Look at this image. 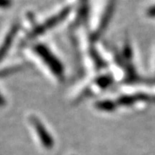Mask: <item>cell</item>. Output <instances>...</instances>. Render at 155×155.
<instances>
[{
  "label": "cell",
  "mask_w": 155,
  "mask_h": 155,
  "mask_svg": "<svg viewBox=\"0 0 155 155\" xmlns=\"http://www.w3.org/2000/svg\"><path fill=\"white\" fill-rule=\"evenodd\" d=\"M137 101L135 98V96H123L118 99V104L122 105H130Z\"/></svg>",
  "instance_id": "obj_8"
},
{
  "label": "cell",
  "mask_w": 155,
  "mask_h": 155,
  "mask_svg": "<svg viewBox=\"0 0 155 155\" xmlns=\"http://www.w3.org/2000/svg\"><path fill=\"white\" fill-rule=\"evenodd\" d=\"M11 5V0H0V8H7Z\"/></svg>",
  "instance_id": "obj_11"
},
{
  "label": "cell",
  "mask_w": 155,
  "mask_h": 155,
  "mask_svg": "<svg viewBox=\"0 0 155 155\" xmlns=\"http://www.w3.org/2000/svg\"><path fill=\"white\" fill-rule=\"evenodd\" d=\"M82 1H85V0H82Z\"/></svg>",
  "instance_id": "obj_14"
},
{
  "label": "cell",
  "mask_w": 155,
  "mask_h": 155,
  "mask_svg": "<svg viewBox=\"0 0 155 155\" xmlns=\"http://www.w3.org/2000/svg\"><path fill=\"white\" fill-rule=\"evenodd\" d=\"M96 106L97 109H99L101 110H105V111H113L114 110H116V104L112 101H99L96 104Z\"/></svg>",
  "instance_id": "obj_6"
},
{
  "label": "cell",
  "mask_w": 155,
  "mask_h": 155,
  "mask_svg": "<svg viewBox=\"0 0 155 155\" xmlns=\"http://www.w3.org/2000/svg\"><path fill=\"white\" fill-rule=\"evenodd\" d=\"M112 82L111 78L110 77H102L97 80V84L102 88H105L108 85H110Z\"/></svg>",
  "instance_id": "obj_9"
},
{
  "label": "cell",
  "mask_w": 155,
  "mask_h": 155,
  "mask_svg": "<svg viewBox=\"0 0 155 155\" xmlns=\"http://www.w3.org/2000/svg\"><path fill=\"white\" fill-rule=\"evenodd\" d=\"M34 49L35 53L41 58V60L44 61L45 64L49 67L50 70L56 77H58L59 78H63L64 69L62 65L46 46L42 44H37L34 48Z\"/></svg>",
  "instance_id": "obj_1"
},
{
  "label": "cell",
  "mask_w": 155,
  "mask_h": 155,
  "mask_svg": "<svg viewBox=\"0 0 155 155\" xmlns=\"http://www.w3.org/2000/svg\"><path fill=\"white\" fill-rule=\"evenodd\" d=\"M114 9H115V1L112 0L110 3L109 4V5L107 6L105 11H104V14L103 16V18L100 22L99 28H98V30L96 32L94 35H93V38L97 39L100 35L102 34V32L106 28V27L108 26V23L110 22V20L111 19V17H112V14L114 12Z\"/></svg>",
  "instance_id": "obj_5"
},
{
  "label": "cell",
  "mask_w": 155,
  "mask_h": 155,
  "mask_svg": "<svg viewBox=\"0 0 155 155\" xmlns=\"http://www.w3.org/2000/svg\"><path fill=\"white\" fill-rule=\"evenodd\" d=\"M5 97L1 95L0 93V107H3V106L5 105Z\"/></svg>",
  "instance_id": "obj_13"
},
{
  "label": "cell",
  "mask_w": 155,
  "mask_h": 155,
  "mask_svg": "<svg viewBox=\"0 0 155 155\" xmlns=\"http://www.w3.org/2000/svg\"><path fill=\"white\" fill-rule=\"evenodd\" d=\"M23 68H24V67L22 65H17V66L4 68V69L0 70V78H5L7 77V76H10L11 74L15 73V72L21 71Z\"/></svg>",
  "instance_id": "obj_7"
},
{
  "label": "cell",
  "mask_w": 155,
  "mask_h": 155,
  "mask_svg": "<svg viewBox=\"0 0 155 155\" xmlns=\"http://www.w3.org/2000/svg\"><path fill=\"white\" fill-rule=\"evenodd\" d=\"M29 121L33 125L34 128L35 129L42 146L46 149H52L54 145V142L52 136L50 135V134L48 132V130L44 127V125L40 122V120L37 117L34 116L29 117Z\"/></svg>",
  "instance_id": "obj_3"
},
{
  "label": "cell",
  "mask_w": 155,
  "mask_h": 155,
  "mask_svg": "<svg viewBox=\"0 0 155 155\" xmlns=\"http://www.w3.org/2000/svg\"><path fill=\"white\" fill-rule=\"evenodd\" d=\"M71 11V7H67L65 8L62 11H61L58 15H56L54 17H51L48 20H47L44 23H42L41 25H39L35 28H34V30L29 35V38H34L37 35H40L41 34H43L48 29L53 28L54 26H55L57 23L61 22L63 19H65L67 15L70 13Z\"/></svg>",
  "instance_id": "obj_2"
},
{
  "label": "cell",
  "mask_w": 155,
  "mask_h": 155,
  "mask_svg": "<svg viewBox=\"0 0 155 155\" xmlns=\"http://www.w3.org/2000/svg\"><path fill=\"white\" fill-rule=\"evenodd\" d=\"M147 14L150 17H155V5L148 8L147 11Z\"/></svg>",
  "instance_id": "obj_12"
},
{
  "label": "cell",
  "mask_w": 155,
  "mask_h": 155,
  "mask_svg": "<svg viewBox=\"0 0 155 155\" xmlns=\"http://www.w3.org/2000/svg\"><path fill=\"white\" fill-rule=\"evenodd\" d=\"M124 55L127 59H129L130 56L132 55V50H131V48H130V46L128 44L126 45V47L124 48Z\"/></svg>",
  "instance_id": "obj_10"
},
{
  "label": "cell",
  "mask_w": 155,
  "mask_h": 155,
  "mask_svg": "<svg viewBox=\"0 0 155 155\" xmlns=\"http://www.w3.org/2000/svg\"><path fill=\"white\" fill-rule=\"evenodd\" d=\"M17 30H18V26L15 25L11 28V30L9 31L8 35H6L5 39L4 40L3 43L0 47V62L4 60L5 56L7 54L8 51L10 50L11 47V44L15 39V36L17 33Z\"/></svg>",
  "instance_id": "obj_4"
}]
</instances>
